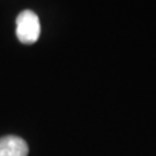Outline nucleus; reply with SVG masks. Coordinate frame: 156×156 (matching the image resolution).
Returning a JSON list of instances; mask_svg holds the SVG:
<instances>
[{
  "mask_svg": "<svg viewBox=\"0 0 156 156\" xmlns=\"http://www.w3.org/2000/svg\"><path fill=\"white\" fill-rule=\"evenodd\" d=\"M41 35V22L36 13L23 11L16 17V36L23 44H33L37 42Z\"/></svg>",
  "mask_w": 156,
  "mask_h": 156,
  "instance_id": "f257e3e1",
  "label": "nucleus"
},
{
  "mask_svg": "<svg viewBox=\"0 0 156 156\" xmlns=\"http://www.w3.org/2000/svg\"><path fill=\"white\" fill-rule=\"evenodd\" d=\"M29 148L23 139L8 135L0 139V156H28Z\"/></svg>",
  "mask_w": 156,
  "mask_h": 156,
  "instance_id": "f03ea898",
  "label": "nucleus"
}]
</instances>
